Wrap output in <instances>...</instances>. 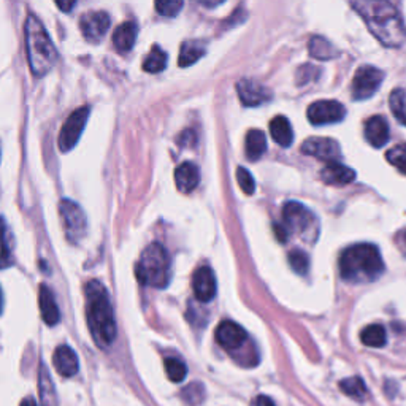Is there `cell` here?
I'll return each instance as SVG.
<instances>
[{
    "label": "cell",
    "instance_id": "cell-1",
    "mask_svg": "<svg viewBox=\"0 0 406 406\" xmlns=\"http://www.w3.org/2000/svg\"><path fill=\"white\" fill-rule=\"evenodd\" d=\"M356 10L378 42L389 48H397L406 40V28L400 11L394 4L381 0H357L352 2Z\"/></svg>",
    "mask_w": 406,
    "mask_h": 406
},
{
    "label": "cell",
    "instance_id": "cell-2",
    "mask_svg": "<svg viewBox=\"0 0 406 406\" xmlns=\"http://www.w3.org/2000/svg\"><path fill=\"white\" fill-rule=\"evenodd\" d=\"M85 297L89 330L95 345L107 350L116 340V321L112 300L105 286L97 280L89 281L85 286Z\"/></svg>",
    "mask_w": 406,
    "mask_h": 406
},
{
    "label": "cell",
    "instance_id": "cell-3",
    "mask_svg": "<svg viewBox=\"0 0 406 406\" xmlns=\"http://www.w3.org/2000/svg\"><path fill=\"white\" fill-rule=\"evenodd\" d=\"M384 261L375 244H354L340 257L341 278L354 285L376 281L384 273Z\"/></svg>",
    "mask_w": 406,
    "mask_h": 406
},
{
    "label": "cell",
    "instance_id": "cell-4",
    "mask_svg": "<svg viewBox=\"0 0 406 406\" xmlns=\"http://www.w3.org/2000/svg\"><path fill=\"white\" fill-rule=\"evenodd\" d=\"M25 49H28V59L32 73L37 78L47 75L54 67L57 61L56 47L51 42L48 32L44 30L40 19L34 15H29L24 24Z\"/></svg>",
    "mask_w": 406,
    "mask_h": 406
},
{
    "label": "cell",
    "instance_id": "cell-5",
    "mask_svg": "<svg viewBox=\"0 0 406 406\" xmlns=\"http://www.w3.org/2000/svg\"><path fill=\"white\" fill-rule=\"evenodd\" d=\"M140 285L164 289L170 282V257L160 243H151L140 256L135 268Z\"/></svg>",
    "mask_w": 406,
    "mask_h": 406
},
{
    "label": "cell",
    "instance_id": "cell-6",
    "mask_svg": "<svg viewBox=\"0 0 406 406\" xmlns=\"http://www.w3.org/2000/svg\"><path fill=\"white\" fill-rule=\"evenodd\" d=\"M282 221L289 234L314 243L319 237V221L304 203L287 202L282 206Z\"/></svg>",
    "mask_w": 406,
    "mask_h": 406
},
{
    "label": "cell",
    "instance_id": "cell-7",
    "mask_svg": "<svg viewBox=\"0 0 406 406\" xmlns=\"http://www.w3.org/2000/svg\"><path fill=\"white\" fill-rule=\"evenodd\" d=\"M59 213L68 240L72 243H80L88 234V219L85 211L70 198H62L59 203Z\"/></svg>",
    "mask_w": 406,
    "mask_h": 406
},
{
    "label": "cell",
    "instance_id": "cell-8",
    "mask_svg": "<svg viewBox=\"0 0 406 406\" xmlns=\"http://www.w3.org/2000/svg\"><path fill=\"white\" fill-rule=\"evenodd\" d=\"M384 81V72L371 67V66H362L357 68L356 75L352 80V99L354 100H366L373 97L378 92L379 86Z\"/></svg>",
    "mask_w": 406,
    "mask_h": 406
},
{
    "label": "cell",
    "instance_id": "cell-9",
    "mask_svg": "<svg viewBox=\"0 0 406 406\" xmlns=\"http://www.w3.org/2000/svg\"><path fill=\"white\" fill-rule=\"evenodd\" d=\"M89 118V107H81L68 116L67 121L64 122L59 133V150L62 153L72 151L78 143L83 131Z\"/></svg>",
    "mask_w": 406,
    "mask_h": 406
},
{
    "label": "cell",
    "instance_id": "cell-10",
    "mask_svg": "<svg viewBox=\"0 0 406 406\" xmlns=\"http://www.w3.org/2000/svg\"><path fill=\"white\" fill-rule=\"evenodd\" d=\"M306 114L313 126H326L343 121L346 108L337 100H318L308 107Z\"/></svg>",
    "mask_w": 406,
    "mask_h": 406
},
{
    "label": "cell",
    "instance_id": "cell-11",
    "mask_svg": "<svg viewBox=\"0 0 406 406\" xmlns=\"http://www.w3.org/2000/svg\"><path fill=\"white\" fill-rule=\"evenodd\" d=\"M301 153L306 156H313L316 159L324 160V162H337L341 159V148L337 140L327 137H313L308 138L301 145Z\"/></svg>",
    "mask_w": 406,
    "mask_h": 406
},
{
    "label": "cell",
    "instance_id": "cell-12",
    "mask_svg": "<svg viewBox=\"0 0 406 406\" xmlns=\"http://www.w3.org/2000/svg\"><path fill=\"white\" fill-rule=\"evenodd\" d=\"M216 341L225 351L234 354L248 343V333L237 322L224 321L216 328Z\"/></svg>",
    "mask_w": 406,
    "mask_h": 406
},
{
    "label": "cell",
    "instance_id": "cell-13",
    "mask_svg": "<svg viewBox=\"0 0 406 406\" xmlns=\"http://www.w3.org/2000/svg\"><path fill=\"white\" fill-rule=\"evenodd\" d=\"M112 25V19L107 11H88L80 19V28L88 42L97 43Z\"/></svg>",
    "mask_w": 406,
    "mask_h": 406
},
{
    "label": "cell",
    "instance_id": "cell-14",
    "mask_svg": "<svg viewBox=\"0 0 406 406\" xmlns=\"http://www.w3.org/2000/svg\"><path fill=\"white\" fill-rule=\"evenodd\" d=\"M237 92L244 107H259L272 99V92L254 80H240L237 83Z\"/></svg>",
    "mask_w": 406,
    "mask_h": 406
},
{
    "label": "cell",
    "instance_id": "cell-15",
    "mask_svg": "<svg viewBox=\"0 0 406 406\" xmlns=\"http://www.w3.org/2000/svg\"><path fill=\"white\" fill-rule=\"evenodd\" d=\"M192 289H194V295L198 301L202 304H208L210 300L215 299L217 291L216 275L210 267H201L194 273L192 278Z\"/></svg>",
    "mask_w": 406,
    "mask_h": 406
},
{
    "label": "cell",
    "instance_id": "cell-16",
    "mask_svg": "<svg viewBox=\"0 0 406 406\" xmlns=\"http://www.w3.org/2000/svg\"><path fill=\"white\" fill-rule=\"evenodd\" d=\"M53 364L56 371L64 378H72L80 370L78 356H76V352L67 345H61L54 351Z\"/></svg>",
    "mask_w": 406,
    "mask_h": 406
},
{
    "label": "cell",
    "instance_id": "cell-17",
    "mask_svg": "<svg viewBox=\"0 0 406 406\" xmlns=\"http://www.w3.org/2000/svg\"><path fill=\"white\" fill-rule=\"evenodd\" d=\"M175 183L179 192L189 194L201 183V170L194 162H183L175 170Z\"/></svg>",
    "mask_w": 406,
    "mask_h": 406
},
{
    "label": "cell",
    "instance_id": "cell-18",
    "mask_svg": "<svg viewBox=\"0 0 406 406\" xmlns=\"http://www.w3.org/2000/svg\"><path fill=\"white\" fill-rule=\"evenodd\" d=\"M365 138L371 146L383 148L389 141V124L383 116H373L365 122Z\"/></svg>",
    "mask_w": 406,
    "mask_h": 406
},
{
    "label": "cell",
    "instance_id": "cell-19",
    "mask_svg": "<svg viewBox=\"0 0 406 406\" xmlns=\"http://www.w3.org/2000/svg\"><path fill=\"white\" fill-rule=\"evenodd\" d=\"M321 178L326 184L332 186H345L352 183L356 179V172L350 167L341 165L340 162L327 164L321 172Z\"/></svg>",
    "mask_w": 406,
    "mask_h": 406
},
{
    "label": "cell",
    "instance_id": "cell-20",
    "mask_svg": "<svg viewBox=\"0 0 406 406\" xmlns=\"http://www.w3.org/2000/svg\"><path fill=\"white\" fill-rule=\"evenodd\" d=\"M38 304H40L42 318L48 326H56L61 321V311L57 306L53 291L48 286H40V294H38Z\"/></svg>",
    "mask_w": 406,
    "mask_h": 406
},
{
    "label": "cell",
    "instance_id": "cell-21",
    "mask_svg": "<svg viewBox=\"0 0 406 406\" xmlns=\"http://www.w3.org/2000/svg\"><path fill=\"white\" fill-rule=\"evenodd\" d=\"M138 35V28L137 24L132 21H126L121 25H118V29L114 30L113 34V44L116 49L121 51V53H127L133 48L135 42H137Z\"/></svg>",
    "mask_w": 406,
    "mask_h": 406
},
{
    "label": "cell",
    "instance_id": "cell-22",
    "mask_svg": "<svg viewBox=\"0 0 406 406\" xmlns=\"http://www.w3.org/2000/svg\"><path fill=\"white\" fill-rule=\"evenodd\" d=\"M270 133H272L273 140L282 148H289L294 141V131L291 122L285 116H276V118L270 122Z\"/></svg>",
    "mask_w": 406,
    "mask_h": 406
},
{
    "label": "cell",
    "instance_id": "cell-23",
    "mask_svg": "<svg viewBox=\"0 0 406 406\" xmlns=\"http://www.w3.org/2000/svg\"><path fill=\"white\" fill-rule=\"evenodd\" d=\"M38 395L43 406H57L54 384L44 364L40 365V371H38Z\"/></svg>",
    "mask_w": 406,
    "mask_h": 406
},
{
    "label": "cell",
    "instance_id": "cell-24",
    "mask_svg": "<svg viewBox=\"0 0 406 406\" xmlns=\"http://www.w3.org/2000/svg\"><path fill=\"white\" fill-rule=\"evenodd\" d=\"M267 151V137L262 131L253 129L246 135V156L249 160H259Z\"/></svg>",
    "mask_w": 406,
    "mask_h": 406
},
{
    "label": "cell",
    "instance_id": "cell-25",
    "mask_svg": "<svg viewBox=\"0 0 406 406\" xmlns=\"http://www.w3.org/2000/svg\"><path fill=\"white\" fill-rule=\"evenodd\" d=\"M206 53V48L202 42H184L181 44V51H179L178 64L179 67H189L196 64L198 59H202Z\"/></svg>",
    "mask_w": 406,
    "mask_h": 406
},
{
    "label": "cell",
    "instance_id": "cell-26",
    "mask_svg": "<svg viewBox=\"0 0 406 406\" xmlns=\"http://www.w3.org/2000/svg\"><path fill=\"white\" fill-rule=\"evenodd\" d=\"M308 48H309V54H311L314 59H319V61H328L338 56V49L335 48L330 42L326 40V38L318 37V35L311 37V40H309L308 43Z\"/></svg>",
    "mask_w": 406,
    "mask_h": 406
},
{
    "label": "cell",
    "instance_id": "cell-27",
    "mask_svg": "<svg viewBox=\"0 0 406 406\" xmlns=\"http://www.w3.org/2000/svg\"><path fill=\"white\" fill-rule=\"evenodd\" d=\"M360 340L369 347H383L388 343V335H386L383 326L371 324L364 328L362 333H360Z\"/></svg>",
    "mask_w": 406,
    "mask_h": 406
},
{
    "label": "cell",
    "instance_id": "cell-28",
    "mask_svg": "<svg viewBox=\"0 0 406 406\" xmlns=\"http://www.w3.org/2000/svg\"><path fill=\"white\" fill-rule=\"evenodd\" d=\"M340 389L343 394L354 398L356 402H362L366 395V388H365L364 379L359 376L343 379V381L340 383Z\"/></svg>",
    "mask_w": 406,
    "mask_h": 406
},
{
    "label": "cell",
    "instance_id": "cell-29",
    "mask_svg": "<svg viewBox=\"0 0 406 406\" xmlns=\"http://www.w3.org/2000/svg\"><path fill=\"white\" fill-rule=\"evenodd\" d=\"M167 67V53L165 51L154 44L151 53L146 56L143 61V70L148 73H159Z\"/></svg>",
    "mask_w": 406,
    "mask_h": 406
},
{
    "label": "cell",
    "instance_id": "cell-30",
    "mask_svg": "<svg viewBox=\"0 0 406 406\" xmlns=\"http://www.w3.org/2000/svg\"><path fill=\"white\" fill-rule=\"evenodd\" d=\"M389 105L392 113H394L395 119L398 122H402L403 126H406V89L397 88L392 91Z\"/></svg>",
    "mask_w": 406,
    "mask_h": 406
},
{
    "label": "cell",
    "instance_id": "cell-31",
    "mask_svg": "<svg viewBox=\"0 0 406 406\" xmlns=\"http://www.w3.org/2000/svg\"><path fill=\"white\" fill-rule=\"evenodd\" d=\"M165 371L172 383H181L184 381L186 375H188V366H186V364H183L179 359L169 357L165 359Z\"/></svg>",
    "mask_w": 406,
    "mask_h": 406
},
{
    "label": "cell",
    "instance_id": "cell-32",
    "mask_svg": "<svg viewBox=\"0 0 406 406\" xmlns=\"http://www.w3.org/2000/svg\"><path fill=\"white\" fill-rule=\"evenodd\" d=\"M10 235L6 230L5 219L0 217V268L10 267L11 256H10Z\"/></svg>",
    "mask_w": 406,
    "mask_h": 406
},
{
    "label": "cell",
    "instance_id": "cell-33",
    "mask_svg": "<svg viewBox=\"0 0 406 406\" xmlns=\"http://www.w3.org/2000/svg\"><path fill=\"white\" fill-rule=\"evenodd\" d=\"M289 265L292 267L295 273L299 275H306L309 270V257L301 249H292L289 253Z\"/></svg>",
    "mask_w": 406,
    "mask_h": 406
},
{
    "label": "cell",
    "instance_id": "cell-34",
    "mask_svg": "<svg viewBox=\"0 0 406 406\" xmlns=\"http://www.w3.org/2000/svg\"><path fill=\"white\" fill-rule=\"evenodd\" d=\"M386 159L406 175V143L397 145L386 153Z\"/></svg>",
    "mask_w": 406,
    "mask_h": 406
},
{
    "label": "cell",
    "instance_id": "cell-35",
    "mask_svg": "<svg viewBox=\"0 0 406 406\" xmlns=\"http://www.w3.org/2000/svg\"><path fill=\"white\" fill-rule=\"evenodd\" d=\"M183 5L184 4L181 0H159V2H156V10L159 15L173 18L178 15L179 10L183 8Z\"/></svg>",
    "mask_w": 406,
    "mask_h": 406
},
{
    "label": "cell",
    "instance_id": "cell-36",
    "mask_svg": "<svg viewBox=\"0 0 406 406\" xmlns=\"http://www.w3.org/2000/svg\"><path fill=\"white\" fill-rule=\"evenodd\" d=\"M237 179H238V184H240L241 191L244 192L246 196H253L254 191H256V181L253 175H251V172H248L246 169H243V167H238L237 170Z\"/></svg>",
    "mask_w": 406,
    "mask_h": 406
},
{
    "label": "cell",
    "instance_id": "cell-37",
    "mask_svg": "<svg viewBox=\"0 0 406 406\" xmlns=\"http://www.w3.org/2000/svg\"><path fill=\"white\" fill-rule=\"evenodd\" d=\"M205 390L202 384H191L183 390V397L186 398V402L191 405H197L203 400Z\"/></svg>",
    "mask_w": 406,
    "mask_h": 406
},
{
    "label": "cell",
    "instance_id": "cell-38",
    "mask_svg": "<svg viewBox=\"0 0 406 406\" xmlns=\"http://www.w3.org/2000/svg\"><path fill=\"white\" fill-rule=\"evenodd\" d=\"M275 235L278 238L280 243H286L287 238H289V232L285 227V224H275Z\"/></svg>",
    "mask_w": 406,
    "mask_h": 406
},
{
    "label": "cell",
    "instance_id": "cell-39",
    "mask_svg": "<svg viewBox=\"0 0 406 406\" xmlns=\"http://www.w3.org/2000/svg\"><path fill=\"white\" fill-rule=\"evenodd\" d=\"M254 405L256 406H276L272 398L267 397V395H259V397H257Z\"/></svg>",
    "mask_w": 406,
    "mask_h": 406
},
{
    "label": "cell",
    "instance_id": "cell-40",
    "mask_svg": "<svg viewBox=\"0 0 406 406\" xmlns=\"http://www.w3.org/2000/svg\"><path fill=\"white\" fill-rule=\"evenodd\" d=\"M56 5L59 6V8L64 10V11H70L75 6V2H73V0H72V2H56Z\"/></svg>",
    "mask_w": 406,
    "mask_h": 406
},
{
    "label": "cell",
    "instance_id": "cell-41",
    "mask_svg": "<svg viewBox=\"0 0 406 406\" xmlns=\"http://www.w3.org/2000/svg\"><path fill=\"white\" fill-rule=\"evenodd\" d=\"M19 406H38L37 402L34 400V398H24V400L21 402V405Z\"/></svg>",
    "mask_w": 406,
    "mask_h": 406
},
{
    "label": "cell",
    "instance_id": "cell-42",
    "mask_svg": "<svg viewBox=\"0 0 406 406\" xmlns=\"http://www.w3.org/2000/svg\"><path fill=\"white\" fill-rule=\"evenodd\" d=\"M2 308H4V297H2V291H0V313H2Z\"/></svg>",
    "mask_w": 406,
    "mask_h": 406
},
{
    "label": "cell",
    "instance_id": "cell-43",
    "mask_svg": "<svg viewBox=\"0 0 406 406\" xmlns=\"http://www.w3.org/2000/svg\"><path fill=\"white\" fill-rule=\"evenodd\" d=\"M403 238H405V243H406V232H405V235H403Z\"/></svg>",
    "mask_w": 406,
    "mask_h": 406
}]
</instances>
